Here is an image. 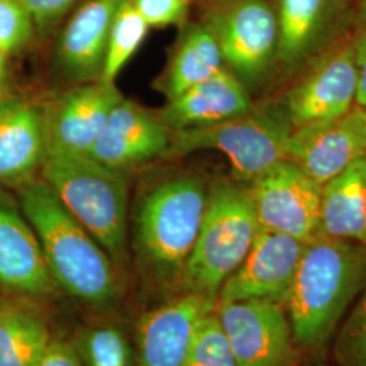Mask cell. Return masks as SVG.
Segmentation results:
<instances>
[{
  "label": "cell",
  "mask_w": 366,
  "mask_h": 366,
  "mask_svg": "<svg viewBox=\"0 0 366 366\" xmlns=\"http://www.w3.org/2000/svg\"><path fill=\"white\" fill-rule=\"evenodd\" d=\"M6 79V54L0 51V90Z\"/></svg>",
  "instance_id": "cell-34"
},
{
  "label": "cell",
  "mask_w": 366,
  "mask_h": 366,
  "mask_svg": "<svg viewBox=\"0 0 366 366\" xmlns=\"http://www.w3.org/2000/svg\"><path fill=\"white\" fill-rule=\"evenodd\" d=\"M354 49L357 66L360 72V89L357 97V106H366V26L353 36Z\"/></svg>",
  "instance_id": "cell-32"
},
{
  "label": "cell",
  "mask_w": 366,
  "mask_h": 366,
  "mask_svg": "<svg viewBox=\"0 0 366 366\" xmlns=\"http://www.w3.org/2000/svg\"><path fill=\"white\" fill-rule=\"evenodd\" d=\"M209 186L194 174H175L149 184L133 214V247L148 274L181 280L194 247Z\"/></svg>",
  "instance_id": "cell-3"
},
{
  "label": "cell",
  "mask_w": 366,
  "mask_h": 366,
  "mask_svg": "<svg viewBox=\"0 0 366 366\" xmlns=\"http://www.w3.org/2000/svg\"><path fill=\"white\" fill-rule=\"evenodd\" d=\"M305 243L259 229L247 257L222 285L217 302L272 300L285 304Z\"/></svg>",
  "instance_id": "cell-14"
},
{
  "label": "cell",
  "mask_w": 366,
  "mask_h": 366,
  "mask_svg": "<svg viewBox=\"0 0 366 366\" xmlns=\"http://www.w3.org/2000/svg\"><path fill=\"white\" fill-rule=\"evenodd\" d=\"M18 204L34 229L56 288L105 308L119 293L114 261L42 179L19 186Z\"/></svg>",
  "instance_id": "cell-2"
},
{
  "label": "cell",
  "mask_w": 366,
  "mask_h": 366,
  "mask_svg": "<svg viewBox=\"0 0 366 366\" xmlns=\"http://www.w3.org/2000/svg\"><path fill=\"white\" fill-rule=\"evenodd\" d=\"M78 0H22L41 33L46 34Z\"/></svg>",
  "instance_id": "cell-30"
},
{
  "label": "cell",
  "mask_w": 366,
  "mask_h": 366,
  "mask_svg": "<svg viewBox=\"0 0 366 366\" xmlns=\"http://www.w3.org/2000/svg\"><path fill=\"white\" fill-rule=\"evenodd\" d=\"M149 26L134 7L133 1L128 0L118 11L112 27L105 61L101 74V80L106 83H116L119 72L129 63L133 54L143 44Z\"/></svg>",
  "instance_id": "cell-24"
},
{
  "label": "cell",
  "mask_w": 366,
  "mask_h": 366,
  "mask_svg": "<svg viewBox=\"0 0 366 366\" xmlns=\"http://www.w3.org/2000/svg\"><path fill=\"white\" fill-rule=\"evenodd\" d=\"M74 345L86 366H133L131 345L114 326L86 328Z\"/></svg>",
  "instance_id": "cell-25"
},
{
  "label": "cell",
  "mask_w": 366,
  "mask_h": 366,
  "mask_svg": "<svg viewBox=\"0 0 366 366\" xmlns=\"http://www.w3.org/2000/svg\"><path fill=\"white\" fill-rule=\"evenodd\" d=\"M34 27L22 0H0V51L6 56L22 51L33 39Z\"/></svg>",
  "instance_id": "cell-28"
},
{
  "label": "cell",
  "mask_w": 366,
  "mask_h": 366,
  "mask_svg": "<svg viewBox=\"0 0 366 366\" xmlns=\"http://www.w3.org/2000/svg\"><path fill=\"white\" fill-rule=\"evenodd\" d=\"M37 299H0V366H36L52 340L48 317Z\"/></svg>",
  "instance_id": "cell-22"
},
{
  "label": "cell",
  "mask_w": 366,
  "mask_h": 366,
  "mask_svg": "<svg viewBox=\"0 0 366 366\" xmlns=\"http://www.w3.org/2000/svg\"><path fill=\"white\" fill-rule=\"evenodd\" d=\"M128 0H87L72 15L57 45V63L81 83L101 78L106 46L118 11Z\"/></svg>",
  "instance_id": "cell-18"
},
{
  "label": "cell",
  "mask_w": 366,
  "mask_h": 366,
  "mask_svg": "<svg viewBox=\"0 0 366 366\" xmlns=\"http://www.w3.org/2000/svg\"><path fill=\"white\" fill-rule=\"evenodd\" d=\"M0 287L41 299L56 290L39 239L18 202L0 192Z\"/></svg>",
  "instance_id": "cell-17"
},
{
  "label": "cell",
  "mask_w": 366,
  "mask_h": 366,
  "mask_svg": "<svg viewBox=\"0 0 366 366\" xmlns=\"http://www.w3.org/2000/svg\"><path fill=\"white\" fill-rule=\"evenodd\" d=\"M366 26V0H358L353 6V29L355 31Z\"/></svg>",
  "instance_id": "cell-33"
},
{
  "label": "cell",
  "mask_w": 366,
  "mask_h": 366,
  "mask_svg": "<svg viewBox=\"0 0 366 366\" xmlns=\"http://www.w3.org/2000/svg\"><path fill=\"white\" fill-rule=\"evenodd\" d=\"M252 106L249 89L231 71L224 69L169 99L159 117L171 132L184 131L239 117Z\"/></svg>",
  "instance_id": "cell-20"
},
{
  "label": "cell",
  "mask_w": 366,
  "mask_h": 366,
  "mask_svg": "<svg viewBox=\"0 0 366 366\" xmlns=\"http://www.w3.org/2000/svg\"><path fill=\"white\" fill-rule=\"evenodd\" d=\"M217 301L184 292L145 314L137 326L139 366H183L199 320Z\"/></svg>",
  "instance_id": "cell-16"
},
{
  "label": "cell",
  "mask_w": 366,
  "mask_h": 366,
  "mask_svg": "<svg viewBox=\"0 0 366 366\" xmlns=\"http://www.w3.org/2000/svg\"><path fill=\"white\" fill-rule=\"evenodd\" d=\"M42 181L66 209L114 262L125 257L128 235V181L90 155L46 154Z\"/></svg>",
  "instance_id": "cell-4"
},
{
  "label": "cell",
  "mask_w": 366,
  "mask_h": 366,
  "mask_svg": "<svg viewBox=\"0 0 366 366\" xmlns=\"http://www.w3.org/2000/svg\"><path fill=\"white\" fill-rule=\"evenodd\" d=\"M262 229L302 243L320 235L322 184L282 159L247 184Z\"/></svg>",
  "instance_id": "cell-9"
},
{
  "label": "cell",
  "mask_w": 366,
  "mask_h": 366,
  "mask_svg": "<svg viewBox=\"0 0 366 366\" xmlns=\"http://www.w3.org/2000/svg\"><path fill=\"white\" fill-rule=\"evenodd\" d=\"M332 352L340 366H366V287L337 330Z\"/></svg>",
  "instance_id": "cell-27"
},
{
  "label": "cell",
  "mask_w": 366,
  "mask_h": 366,
  "mask_svg": "<svg viewBox=\"0 0 366 366\" xmlns=\"http://www.w3.org/2000/svg\"><path fill=\"white\" fill-rule=\"evenodd\" d=\"M45 154L44 109L19 97L0 98V184L33 179Z\"/></svg>",
  "instance_id": "cell-19"
},
{
  "label": "cell",
  "mask_w": 366,
  "mask_h": 366,
  "mask_svg": "<svg viewBox=\"0 0 366 366\" xmlns=\"http://www.w3.org/2000/svg\"><path fill=\"white\" fill-rule=\"evenodd\" d=\"M366 287V244L316 236L305 243L284 304L299 350L319 352Z\"/></svg>",
  "instance_id": "cell-1"
},
{
  "label": "cell",
  "mask_w": 366,
  "mask_h": 366,
  "mask_svg": "<svg viewBox=\"0 0 366 366\" xmlns=\"http://www.w3.org/2000/svg\"><path fill=\"white\" fill-rule=\"evenodd\" d=\"M278 102L293 128L340 117L357 106L360 72L353 37L315 57Z\"/></svg>",
  "instance_id": "cell-8"
},
{
  "label": "cell",
  "mask_w": 366,
  "mask_h": 366,
  "mask_svg": "<svg viewBox=\"0 0 366 366\" xmlns=\"http://www.w3.org/2000/svg\"><path fill=\"white\" fill-rule=\"evenodd\" d=\"M216 315L239 366H297L287 310L272 300L217 302Z\"/></svg>",
  "instance_id": "cell-10"
},
{
  "label": "cell",
  "mask_w": 366,
  "mask_h": 366,
  "mask_svg": "<svg viewBox=\"0 0 366 366\" xmlns=\"http://www.w3.org/2000/svg\"><path fill=\"white\" fill-rule=\"evenodd\" d=\"M149 27L178 25L186 18L192 0H132Z\"/></svg>",
  "instance_id": "cell-29"
},
{
  "label": "cell",
  "mask_w": 366,
  "mask_h": 366,
  "mask_svg": "<svg viewBox=\"0 0 366 366\" xmlns=\"http://www.w3.org/2000/svg\"><path fill=\"white\" fill-rule=\"evenodd\" d=\"M122 98L116 83L101 79L81 83L60 95L44 110L46 154L89 155L113 107Z\"/></svg>",
  "instance_id": "cell-12"
},
{
  "label": "cell",
  "mask_w": 366,
  "mask_h": 366,
  "mask_svg": "<svg viewBox=\"0 0 366 366\" xmlns=\"http://www.w3.org/2000/svg\"><path fill=\"white\" fill-rule=\"evenodd\" d=\"M305 366H328V365H305Z\"/></svg>",
  "instance_id": "cell-35"
},
{
  "label": "cell",
  "mask_w": 366,
  "mask_h": 366,
  "mask_svg": "<svg viewBox=\"0 0 366 366\" xmlns=\"http://www.w3.org/2000/svg\"><path fill=\"white\" fill-rule=\"evenodd\" d=\"M366 155V106L323 122L296 128L288 159L322 186Z\"/></svg>",
  "instance_id": "cell-13"
},
{
  "label": "cell",
  "mask_w": 366,
  "mask_h": 366,
  "mask_svg": "<svg viewBox=\"0 0 366 366\" xmlns=\"http://www.w3.org/2000/svg\"><path fill=\"white\" fill-rule=\"evenodd\" d=\"M204 24L217 41L227 69L247 89L261 84L278 66L274 1L220 0Z\"/></svg>",
  "instance_id": "cell-7"
},
{
  "label": "cell",
  "mask_w": 366,
  "mask_h": 366,
  "mask_svg": "<svg viewBox=\"0 0 366 366\" xmlns=\"http://www.w3.org/2000/svg\"><path fill=\"white\" fill-rule=\"evenodd\" d=\"M227 69L222 51L207 24H194L184 30L160 81L167 101L190 87Z\"/></svg>",
  "instance_id": "cell-23"
},
{
  "label": "cell",
  "mask_w": 366,
  "mask_h": 366,
  "mask_svg": "<svg viewBox=\"0 0 366 366\" xmlns=\"http://www.w3.org/2000/svg\"><path fill=\"white\" fill-rule=\"evenodd\" d=\"M36 366H86L75 345L52 338Z\"/></svg>",
  "instance_id": "cell-31"
},
{
  "label": "cell",
  "mask_w": 366,
  "mask_h": 366,
  "mask_svg": "<svg viewBox=\"0 0 366 366\" xmlns=\"http://www.w3.org/2000/svg\"><path fill=\"white\" fill-rule=\"evenodd\" d=\"M278 22V66L288 75L338 44L353 27L349 0H274Z\"/></svg>",
  "instance_id": "cell-11"
},
{
  "label": "cell",
  "mask_w": 366,
  "mask_h": 366,
  "mask_svg": "<svg viewBox=\"0 0 366 366\" xmlns=\"http://www.w3.org/2000/svg\"><path fill=\"white\" fill-rule=\"evenodd\" d=\"M183 366H239L216 310L199 320Z\"/></svg>",
  "instance_id": "cell-26"
},
{
  "label": "cell",
  "mask_w": 366,
  "mask_h": 366,
  "mask_svg": "<svg viewBox=\"0 0 366 366\" xmlns=\"http://www.w3.org/2000/svg\"><path fill=\"white\" fill-rule=\"evenodd\" d=\"M320 235L366 244V155L322 186Z\"/></svg>",
  "instance_id": "cell-21"
},
{
  "label": "cell",
  "mask_w": 366,
  "mask_h": 366,
  "mask_svg": "<svg viewBox=\"0 0 366 366\" xmlns=\"http://www.w3.org/2000/svg\"><path fill=\"white\" fill-rule=\"evenodd\" d=\"M259 229L247 184L234 179L212 183L201 228L179 280L186 292L217 301Z\"/></svg>",
  "instance_id": "cell-5"
},
{
  "label": "cell",
  "mask_w": 366,
  "mask_h": 366,
  "mask_svg": "<svg viewBox=\"0 0 366 366\" xmlns=\"http://www.w3.org/2000/svg\"><path fill=\"white\" fill-rule=\"evenodd\" d=\"M293 131L280 104L254 105L247 113L220 124L171 132L166 157L216 151L227 157L234 181L249 184L277 162L288 159Z\"/></svg>",
  "instance_id": "cell-6"
},
{
  "label": "cell",
  "mask_w": 366,
  "mask_h": 366,
  "mask_svg": "<svg viewBox=\"0 0 366 366\" xmlns=\"http://www.w3.org/2000/svg\"><path fill=\"white\" fill-rule=\"evenodd\" d=\"M171 131L144 107L122 98L113 107L90 157L114 170L125 171L167 157Z\"/></svg>",
  "instance_id": "cell-15"
}]
</instances>
